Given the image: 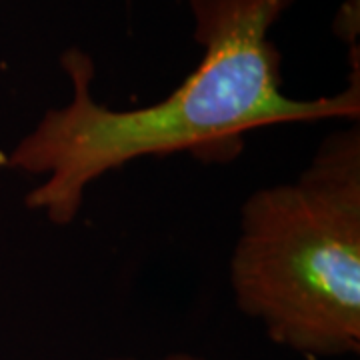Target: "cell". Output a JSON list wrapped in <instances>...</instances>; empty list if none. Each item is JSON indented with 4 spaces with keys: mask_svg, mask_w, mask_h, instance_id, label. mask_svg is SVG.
<instances>
[{
    "mask_svg": "<svg viewBox=\"0 0 360 360\" xmlns=\"http://www.w3.org/2000/svg\"><path fill=\"white\" fill-rule=\"evenodd\" d=\"M194 40L205 56L165 101L139 110H110L90 94L94 65L70 49L63 68L72 101L46 110L14 146L6 167L44 176L26 194V206L56 226L77 219L90 182L141 156L191 153L205 162H231L245 134L286 122L359 118V72L335 96H286L281 52L269 39L272 25L295 0H188Z\"/></svg>",
    "mask_w": 360,
    "mask_h": 360,
    "instance_id": "1",
    "label": "cell"
},
{
    "mask_svg": "<svg viewBox=\"0 0 360 360\" xmlns=\"http://www.w3.org/2000/svg\"><path fill=\"white\" fill-rule=\"evenodd\" d=\"M231 284L272 342L316 359L359 352V122L328 134L292 182L246 198Z\"/></svg>",
    "mask_w": 360,
    "mask_h": 360,
    "instance_id": "2",
    "label": "cell"
},
{
    "mask_svg": "<svg viewBox=\"0 0 360 360\" xmlns=\"http://www.w3.org/2000/svg\"><path fill=\"white\" fill-rule=\"evenodd\" d=\"M110 360H136V359H110ZM160 360H205L198 359V356H193V354H168L165 359Z\"/></svg>",
    "mask_w": 360,
    "mask_h": 360,
    "instance_id": "3",
    "label": "cell"
}]
</instances>
